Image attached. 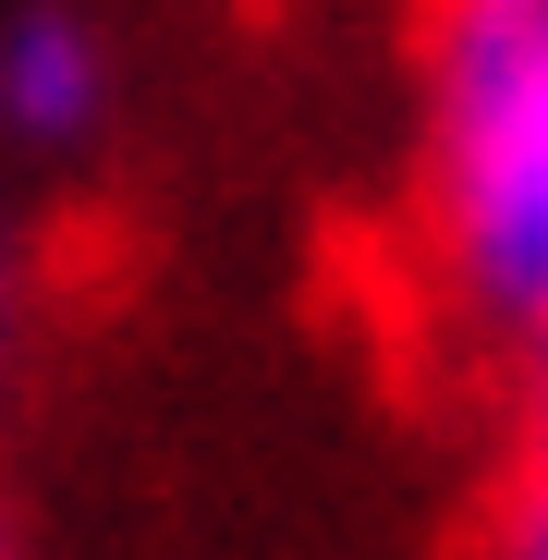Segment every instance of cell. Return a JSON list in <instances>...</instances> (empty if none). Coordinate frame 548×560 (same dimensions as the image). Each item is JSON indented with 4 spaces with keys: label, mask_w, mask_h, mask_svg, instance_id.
Returning a JSON list of instances; mask_svg holds the SVG:
<instances>
[{
    "label": "cell",
    "mask_w": 548,
    "mask_h": 560,
    "mask_svg": "<svg viewBox=\"0 0 548 560\" xmlns=\"http://www.w3.org/2000/svg\"><path fill=\"white\" fill-rule=\"evenodd\" d=\"M427 232L464 317L548 353V0H464L439 25Z\"/></svg>",
    "instance_id": "6da1fadb"
},
{
    "label": "cell",
    "mask_w": 548,
    "mask_h": 560,
    "mask_svg": "<svg viewBox=\"0 0 548 560\" xmlns=\"http://www.w3.org/2000/svg\"><path fill=\"white\" fill-rule=\"evenodd\" d=\"M123 61L85 13H0V147L13 159H73L110 135Z\"/></svg>",
    "instance_id": "7a4b0ae2"
},
{
    "label": "cell",
    "mask_w": 548,
    "mask_h": 560,
    "mask_svg": "<svg viewBox=\"0 0 548 560\" xmlns=\"http://www.w3.org/2000/svg\"><path fill=\"white\" fill-rule=\"evenodd\" d=\"M524 536L548 560V402H536V439H524Z\"/></svg>",
    "instance_id": "3957f363"
},
{
    "label": "cell",
    "mask_w": 548,
    "mask_h": 560,
    "mask_svg": "<svg viewBox=\"0 0 548 560\" xmlns=\"http://www.w3.org/2000/svg\"><path fill=\"white\" fill-rule=\"evenodd\" d=\"M0 329H13V256H0Z\"/></svg>",
    "instance_id": "277c9868"
},
{
    "label": "cell",
    "mask_w": 548,
    "mask_h": 560,
    "mask_svg": "<svg viewBox=\"0 0 548 560\" xmlns=\"http://www.w3.org/2000/svg\"><path fill=\"white\" fill-rule=\"evenodd\" d=\"M0 560H13V524H0Z\"/></svg>",
    "instance_id": "5b68a950"
}]
</instances>
